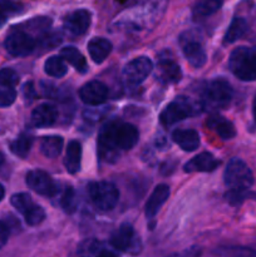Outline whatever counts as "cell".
<instances>
[{"mask_svg": "<svg viewBox=\"0 0 256 257\" xmlns=\"http://www.w3.org/2000/svg\"><path fill=\"white\" fill-rule=\"evenodd\" d=\"M5 22H7V17L4 15V13L0 12V28L5 24Z\"/></svg>", "mask_w": 256, "mask_h": 257, "instance_id": "obj_41", "label": "cell"}, {"mask_svg": "<svg viewBox=\"0 0 256 257\" xmlns=\"http://www.w3.org/2000/svg\"><path fill=\"white\" fill-rule=\"evenodd\" d=\"M220 166V161L208 152H202L195 156L185 165V172H212Z\"/></svg>", "mask_w": 256, "mask_h": 257, "instance_id": "obj_14", "label": "cell"}, {"mask_svg": "<svg viewBox=\"0 0 256 257\" xmlns=\"http://www.w3.org/2000/svg\"><path fill=\"white\" fill-rule=\"evenodd\" d=\"M23 94H24L25 99L30 100V102H32L34 98L38 97V93L32 82H28L27 84H24V87H23Z\"/></svg>", "mask_w": 256, "mask_h": 257, "instance_id": "obj_38", "label": "cell"}, {"mask_svg": "<svg viewBox=\"0 0 256 257\" xmlns=\"http://www.w3.org/2000/svg\"><path fill=\"white\" fill-rule=\"evenodd\" d=\"M221 7H222V2L220 0H203V2L196 3L192 13L196 18H206L217 12Z\"/></svg>", "mask_w": 256, "mask_h": 257, "instance_id": "obj_28", "label": "cell"}, {"mask_svg": "<svg viewBox=\"0 0 256 257\" xmlns=\"http://www.w3.org/2000/svg\"><path fill=\"white\" fill-rule=\"evenodd\" d=\"M44 70L48 75L53 78H62L67 74L68 68L65 65V62L58 55L48 58L44 64Z\"/></svg>", "mask_w": 256, "mask_h": 257, "instance_id": "obj_27", "label": "cell"}, {"mask_svg": "<svg viewBox=\"0 0 256 257\" xmlns=\"http://www.w3.org/2000/svg\"><path fill=\"white\" fill-rule=\"evenodd\" d=\"M156 78L163 84H176L182 78V70L180 65L172 59H160L156 67Z\"/></svg>", "mask_w": 256, "mask_h": 257, "instance_id": "obj_12", "label": "cell"}, {"mask_svg": "<svg viewBox=\"0 0 256 257\" xmlns=\"http://www.w3.org/2000/svg\"><path fill=\"white\" fill-rule=\"evenodd\" d=\"M63 150V138L59 136H45L40 141V152L47 158H57Z\"/></svg>", "mask_w": 256, "mask_h": 257, "instance_id": "obj_25", "label": "cell"}, {"mask_svg": "<svg viewBox=\"0 0 256 257\" xmlns=\"http://www.w3.org/2000/svg\"><path fill=\"white\" fill-rule=\"evenodd\" d=\"M58 117L57 108L49 103H43V104L38 105L32 113V124L38 128H45L50 127L55 123Z\"/></svg>", "mask_w": 256, "mask_h": 257, "instance_id": "obj_16", "label": "cell"}, {"mask_svg": "<svg viewBox=\"0 0 256 257\" xmlns=\"http://www.w3.org/2000/svg\"><path fill=\"white\" fill-rule=\"evenodd\" d=\"M168 257H202V250H201L200 246L195 245L181 251V252L172 253V255H170Z\"/></svg>", "mask_w": 256, "mask_h": 257, "instance_id": "obj_35", "label": "cell"}, {"mask_svg": "<svg viewBox=\"0 0 256 257\" xmlns=\"http://www.w3.org/2000/svg\"><path fill=\"white\" fill-rule=\"evenodd\" d=\"M246 192H240V191H228L226 193V198H227L228 202L233 206H237L245 200Z\"/></svg>", "mask_w": 256, "mask_h": 257, "instance_id": "obj_36", "label": "cell"}, {"mask_svg": "<svg viewBox=\"0 0 256 257\" xmlns=\"http://www.w3.org/2000/svg\"><path fill=\"white\" fill-rule=\"evenodd\" d=\"M90 200L102 211H110L119 201V191L112 182H92L88 186Z\"/></svg>", "mask_w": 256, "mask_h": 257, "instance_id": "obj_6", "label": "cell"}, {"mask_svg": "<svg viewBox=\"0 0 256 257\" xmlns=\"http://www.w3.org/2000/svg\"><path fill=\"white\" fill-rule=\"evenodd\" d=\"M183 55L188 60V63L195 68L203 67L207 60L205 49L197 40L190 39L183 44Z\"/></svg>", "mask_w": 256, "mask_h": 257, "instance_id": "obj_18", "label": "cell"}, {"mask_svg": "<svg viewBox=\"0 0 256 257\" xmlns=\"http://www.w3.org/2000/svg\"><path fill=\"white\" fill-rule=\"evenodd\" d=\"M23 216H24V220L28 225L38 226L45 220V211L43 207L33 203V206H30Z\"/></svg>", "mask_w": 256, "mask_h": 257, "instance_id": "obj_30", "label": "cell"}, {"mask_svg": "<svg viewBox=\"0 0 256 257\" xmlns=\"http://www.w3.org/2000/svg\"><path fill=\"white\" fill-rule=\"evenodd\" d=\"M10 236V230L8 227V225L3 221H0V248L4 247L7 245L8 240H9Z\"/></svg>", "mask_w": 256, "mask_h": 257, "instance_id": "obj_39", "label": "cell"}, {"mask_svg": "<svg viewBox=\"0 0 256 257\" xmlns=\"http://www.w3.org/2000/svg\"><path fill=\"white\" fill-rule=\"evenodd\" d=\"M3 163H4V155H3L2 152H0V167L3 166Z\"/></svg>", "mask_w": 256, "mask_h": 257, "instance_id": "obj_43", "label": "cell"}, {"mask_svg": "<svg viewBox=\"0 0 256 257\" xmlns=\"http://www.w3.org/2000/svg\"><path fill=\"white\" fill-rule=\"evenodd\" d=\"M170 197V187L167 185H158L153 190L151 196L148 197L147 203H146V216L148 218H153L161 210L166 201Z\"/></svg>", "mask_w": 256, "mask_h": 257, "instance_id": "obj_17", "label": "cell"}, {"mask_svg": "<svg viewBox=\"0 0 256 257\" xmlns=\"http://www.w3.org/2000/svg\"><path fill=\"white\" fill-rule=\"evenodd\" d=\"M248 30V24L246 22L245 18L236 17L233 18L231 24L228 25L227 30L223 37V43L225 44H232V43L237 42L240 38H242Z\"/></svg>", "mask_w": 256, "mask_h": 257, "instance_id": "obj_23", "label": "cell"}, {"mask_svg": "<svg viewBox=\"0 0 256 257\" xmlns=\"http://www.w3.org/2000/svg\"><path fill=\"white\" fill-rule=\"evenodd\" d=\"M232 74L242 82L256 80V47H238L228 59Z\"/></svg>", "mask_w": 256, "mask_h": 257, "instance_id": "obj_2", "label": "cell"}, {"mask_svg": "<svg viewBox=\"0 0 256 257\" xmlns=\"http://www.w3.org/2000/svg\"><path fill=\"white\" fill-rule=\"evenodd\" d=\"M110 245L120 252H128L137 255L142 250V242L140 236L136 233L131 223H122L110 236Z\"/></svg>", "mask_w": 256, "mask_h": 257, "instance_id": "obj_7", "label": "cell"}, {"mask_svg": "<svg viewBox=\"0 0 256 257\" xmlns=\"http://www.w3.org/2000/svg\"><path fill=\"white\" fill-rule=\"evenodd\" d=\"M87 48L93 62L100 64L112 52V43L105 38H93Z\"/></svg>", "mask_w": 256, "mask_h": 257, "instance_id": "obj_22", "label": "cell"}, {"mask_svg": "<svg viewBox=\"0 0 256 257\" xmlns=\"http://www.w3.org/2000/svg\"><path fill=\"white\" fill-rule=\"evenodd\" d=\"M0 82L14 88L19 83V74L12 68H3L0 70Z\"/></svg>", "mask_w": 256, "mask_h": 257, "instance_id": "obj_33", "label": "cell"}, {"mask_svg": "<svg viewBox=\"0 0 256 257\" xmlns=\"http://www.w3.org/2000/svg\"><path fill=\"white\" fill-rule=\"evenodd\" d=\"M172 140L185 152H192L200 147V135L195 130H178L172 135Z\"/></svg>", "mask_w": 256, "mask_h": 257, "instance_id": "obj_20", "label": "cell"}, {"mask_svg": "<svg viewBox=\"0 0 256 257\" xmlns=\"http://www.w3.org/2000/svg\"><path fill=\"white\" fill-rule=\"evenodd\" d=\"M77 255L79 257H117L112 250L97 238L82 241L77 247Z\"/></svg>", "mask_w": 256, "mask_h": 257, "instance_id": "obj_15", "label": "cell"}, {"mask_svg": "<svg viewBox=\"0 0 256 257\" xmlns=\"http://www.w3.org/2000/svg\"><path fill=\"white\" fill-rule=\"evenodd\" d=\"M138 138L140 133L133 124L117 119L109 120L102 127L98 138L100 157L110 160V155H114L118 150H132L137 145Z\"/></svg>", "mask_w": 256, "mask_h": 257, "instance_id": "obj_1", "label": "cell"}, {"mask_svg": "<svg viewBox=\"0 0 256 257\" xmlns=\"http://www.w3.org/2000/svg\"><path fill=\"white\" fill-rule=\"evenodd\" d=\"M252 115H253V119L256 122V93L253 95V100H252Z\"/></svg>", "mask_w": 256, "mask_h": 257, "instance_id": "obj_40", "label": "cell"}, {"mask_svg": "<svg viewBox=\"0 0 256 257\" xmlns=\"http://www.w3.org/2000/svg\"><path fill=\"white\" fill-rule=\"evenodd\" d=\"M153 69L152 60L147 57H138L131 60L123 68V80L131 87L140 85Z\"/></svg>", "mask_w": 256, "mask_h": 257, "instance_id": "obj_8", "label": "cell"}, {"mask_svg": "<svg viewBox=\"0 0 256 257\" xmlns=\"http://www.w3.org/2000/svg\"><path fill=\"white\" fill-rule=\"evenodd\" d=\"M59 205L67 213H73L77 210L78 198L72 187H65L59 197Z\"/></svg>", "mask_w": 256, "mask_h": 257, "instance_id": "obj_29", "label": "cell"}, {"mask_svg": "<svg viewBox=\"0 0 256 257\" xmlns=\"http://www.w3.org/2000/svg\"><path fill=\"white\" fill-rule=\"evenodd\" d=\"M109 94L107 85L100 80H92L79 89V97L83 103L88 105H99L105 102Z\"/></svg>", "mask_w": 256, "mask_h": 257, "instance_id": "obj_11", "label": "cell"}, {"mask_svg": "<svg viewBox=\"0 0 256 257\" xmlns=\"http://www.w3.org/2000/svg\"><path fill=\"white\" fill-rule=\"evenodd\" d=\"M10 203H12V206L15 210L19 211L22 215H24L25 211H27L30 206H33V200L32 197H30L29 193H15V195H13L12 198H10Z\"/></svg>", "mask_w": 256, "mask_h": 257, "instance_id": "obj_31", "label": "cell"}, {"mask_svg": "<svg viewBox=\"0 0 256 257\" xmlns=\"http://www.w3.org/2000/svg\"><path fill=\"white\" fill-rule=\"evenodd\" d=\"M82 163V145L78 141H70L67 146L64 157V167L70 175L79 172Z\"/></svg>", "mask_w": 256, "mask_h": 257, "instance_id": "obj_21", "label": "cell"}, {"mask_svg": "<svg viewBox=\"0 0 256 257\" xmlns=\"http://www.w3.org/2000/svg\"><path fill=\"white\" fill-rule=\"evenodd\" d=\"M5 49L13 57H27L32 54L35 48V42L28 33L18 30L8 35L5 39Z\"/></svg>", "mask_w": 256, "mask_h": 257, "instance_id": "obj_10", "label": "cell"}, {"mask_svg": "<svg viewBox=\"0 0 256 257\" xmlns=\"http://www.w3.org/2000/svg\"><path fill=\"white\" fill-rule=\"evenodd\" d=\"M60 55H62L63 60L69 63L72 67L75 68V70H78V72L82 73V74H84L88 70V64L84 55H83L75 47L63 48V49L60 50Z\"/></svg>", "mask_w": 256, "mask_h": 257, "instance_id": "obj_24", "label": "cell"}, {"mask_svg": "<svg viewBox=\"0 0 256 257\" xmlns=\"http://www.w3.org/2000/svg\"><path fill=\"white\" fill-rule=\"evenodd\" d=\"M233 97V89L225 79H215L207 83L202 93V108L220 109L230 104Z\"/></svg>", "mask_w": 256, "mask_h": 257, "instance_id": "obj_5", "label": "cell"}, {"mask_svg": "<svg viewBox=\"0 0 256 257\" xmlns=\"http://www.w3.org/2000/svg\"><path fill=\"white\" fill-rule=\"evenodd\" d=\"M23 7L19 3L14 2H0V12L2 13H19L22 12Z\"/></svg>", "mask_w": 256, "mask_h": 257, "instance_id": "obj_37", "label": "cell"}, {"mask_svg": "<svg viewBox=\"0 0 256 257\" xmlns=\"http://www.w3.org/2000/svg\"><path fill=\"white\" fill-rule=\"evenodd\" d=\"M27 185L30 190L45 197H54L59 193V187L52 177L44 171L33 170L27 173Z\"/></svg>", "mask_w": 256, "mask_h": 257, "instance_id": "obj_9", "label": "cell"}, {"mask_svg": "<svg viewBox=\"0 0 256 257\" xmlns=\"http://www.w3.org/2000/svg\"><path fill=\"white\" fill-rule=\"evenodd\" d=\"M201 109H202V105L195 103L191 98L181 95V97H177L175 100H172L162 110L160 115V120L165 127H170V125L176 124L177 122H181L185 118L198 114Z\"/></svg>", "mask_w": 256, "mask_h": 257, "instance_id": "obj_4", "label": "cell"}, {"mask_svg": "<svg viewBox=\"0 0 256 257\" xmlns=\"http://www.w3.org/2000/svg\"><path fill=\"white\" fill-rule=\"evenodd\" d=\"M33 146V137L29 133H22L17 140L10 143V151L20 158H25L29 155Z\"/></svg>", "mask_w": 256, "mask_h": 257, "instance_id": "obj_26", "label": "cell"}, {"mask_svg": "<svg viewBox=\"0 0 256 257\" xmlns=\"http://www.w3.org/2000/svg\"><path fill=\"white\" fill-rule=\"evenodd\" d=\"M207 125L208 128L217 133L218 137L225 141L232 140L236 136V128L233 123L220 114L211 115L207 119Z\"/></svg>", "mask_w": 256, "mask_h": 257, "instance_id": "obj_19", "label": "cell"}, {"mask_svg": "<svg viewBox=\"0 0 256 257\" xmlns=\"http://www.w3.org/2000/svg\"><path fill=\"white\" fill-rule=\"evenodd\" d=\"M4 196H5V188H4V186H3L2 183H0V201H2L3 198H4Z\"/></svg>", "mask_w": 256, "mask_h": 257, "instance_id": "obj_42", "label": "cell"}, {"mask_svg": "<svg viewBox=\"0 0 256 257\" xmlns=\"http://www.w3.org/2000/svg\"><path fill=\"white\" fill-rule=\"evenodd\" d=\"M92 15L88 10L78 9L68 14L64 19V28L73 35H83L90 27Z\"/></svg>", "mask_w": 256, "mask_h": 257, "instance_id": "obj_13", "label": "cell"}, {"mask_svg": "<svg viewBox=\"0 0 256 257\" xmlns=\"http://www.w3.org/2000/svg\"><path fill=\"white\" fill-rule=\"evenodd\" d=\"M226 257H256V251L247 247H230L226 248Z\"/></svg>", "mask_w": 256, "mask_h": 257, "instance_id": "obj_34", "label": "cell"}, {"mask_svg": "<svg viewBox=\"0 0 256 257\" xmlns=\"http://www.w3.org/2000/svg\"><path fill=\"white\" fill-rule=\"evenodd\" d=\"M17 99V92L10 85L0 82V108H5L12 105Z\"/></svg>", "mask_w": 256, "mask_h": 257, "instance_id": "obj_32", "label": "cell"}, {"mask_svg": "<svg viewBox=\"0 0 256 257\" xmlns=\"http://www.w3.org/2000/svg\"><path fill=\"white\" fill-rule=\"evenodd\" d=\"M223 181L230 191L247 192L248 188L253 185L252 171L240 158H232L227 163L223 172Z\"/></svg>", "mask_w": 256, "mask_h": 257, "instance_id": "obj_3", "label": "cell"}]
</instances>
